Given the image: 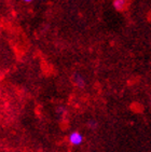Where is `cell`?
Returning a JSON list of instances; mask_svg holds the SVG:
<instances>
[{"label": "cell", "mask_w": 151, "mask_h": 152, "mask_svg": "<svg viewBox=\"0 0 151 152\" xmlns=\"http://www.w3.org/2000/svg\"><path fill=\"white\" fill-rule=\"evenodd\" d=\"M73 84H75V86H77V88H80V90L85 88V86H86V84H87L86 78L80 72H73Z\"/></svg>", "instance_id": "2"}, {"label": "cell", "mask_w": 151, "mask_h": 152, "mask_svg": "<svg viewBox=\"0 0 151 152\" xmlns=\"http://www.w3.org/2000/svg\"><path fill=\"white\" fill-rule=\"evenodd\" d=\"M149 104H150V106H151V96H150V99H149Z\"/></svg>", "instance_id": "8"}, {"label": "cell", "mask_w": 151, "mask_h": 152, "mask_svg": "<svg viewBox=\"0 0 151 152\" xmlns=\"http://www.w3.org/2000/svg\"><path fill=\"white\" fill-rule=\"evenodd\" d=\"M24 3H26V4H30V3H32L35 0H22Z\"/></svg>", "instance_id": "6"}, {"label": "cell", "mask_w": 151, "mask_h": 152, "mask_svg": "<svg viewBox=\"0 0 151 152\" xmlns=\"http://www.w3.org/2000/svg\"><path fill=\"white\" fill-rule=\"evenodd\" d=\"M84 139V135L82 134L81 132H79V131H73L67 136V140H68L69 145H71L73 147H79L83 145Z\"/></svg>", "instance_id": "1"}, {"label": "cell", "mask_w": 151, "mask_h": 152, "mask_svg": "<svg viewBox=\"0 0 151 152\" xmlns=\"http://www.w3.org/2000/svg\"><path fill=\"white\" fill-rule=\"evenodd\" d=\"M39 2H44V1H47V0H38Z\"/></svg>", "instance_id": "7"}, {"label": "cell", "mask_w": 151, "mask_h": 152, "mask_svg": "<svg viewBox=\"0 0 151 152\" xmlns=\"http://www.w3.org/2000/svg\"><path fill=\"white\" fill-rule=\"evenodd\" d=\"M128 6H130L128 0H112L113 9L118 12H124L125 10H128Z\"/></svg>", "instance_id": "3"}, {"label": "cell", "mask_w": 151, "mask_h": 152, "mask_svg": "<svg viewBox=\"0 0 151 152\" xmlns=\"http://www.w3.org/2000/svg\"><path fill=\"white\" fill-rule=\"evenodd\" d=\"M67 112H68V110H67V108L65 106H62V105L57 106L55 109V113L58 117H64L65 114H67Z\"/></svg>", "instance_id": "4"}, {"label": "cell", "mask_w": 151, "mask_h": 152, "mask_svg": "<svg viewBox=\"0 0 151 152\" xmlns=\"http://www.w3.org/2000/svg\"><path fill=\"white\" fill-rule=\"evenodd\" d=\"M86 126L89 127V129L94 131V129H97V127H98V122H97L96 120H94V119H92V120L87 121Z\"/></svg>", "instance_id": "5"}]
</instances>
